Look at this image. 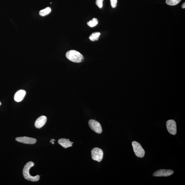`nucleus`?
Instances as JSON below:
<instances>
[{
	"mask_svg": "<svg viewBox=\"0 0 185 185\" xmlns=\"http://www.w3.org/2000/svg\"><path fill=\"white\" fill-rule=\"evenodd\" d=\"M58 143L64 148H67L71 147L73 146V143L69 140L66 139H61L58 141Z\"/></svg>",
	"mask_w": 185,
	"mask_h": 185,
	"instance_id": "9b49d317",
	"label": "nucleus"
},
{
	"mask_svg": "<svg viewBox=\"0 0 185 185\" xmlns=\"http://www.w3.org/2000/svg\"><path fill=\"white\" fill-rule=\"evenodd\" d=\"M89 124L91 129L96 133L101 134L102 132V128L101 124L97 121L91 119L89 121Z\"/></svg>",
	"mask_w": 185,
	"mask_h": 185,
	"instance_id": "39448f33",
	"label": "nucleus"
},
{
	"mask_svg": "<svg viewBox=\"0 0 185 185\" xmlns=\"http://www.w3.org/2000/svg\"><path fill=\"white\" fill-rule=\"evenodd\" d=\"M132 147L134 153L138 157L142 158L145 156V151L140 144L136 141L132 142Z\"/></svg>",
	"mask_w": 185,
	"mask_h": 185,
	"instance_id": "20e7f679",
	"label": "nucleus"
},
{
	"mask_svg": "<svg viewBox=\"0 0 185 185\" xmlns=\"http://www.w3.org/2000/svg\"><path fill=\"white\" fill-rule=\"evenodd\" d=\"M166 126L169 133L172 135H176L177 133V125L176 122L174 120H170L167 121Z\"/></svg>",
	"mask_w": 185,
	"mask_h": 185,
	"instance_id": "423d86ee",
	"label": "nucleus"
},
{
	"mask_svg": "<svg viewBox=\"0 0 185 185\" xmlns=\"http://www.w3.org/2000/svg\"><path fill=\"white\" fill-rule=\"evenodd\" d=\"M174 171L172 170L168 169H160L156 171L154 173L153 176L155 177H168L174 174Z\"/></svg>",
	"mask_w": 185,
	"mask_h": 185,
	"instance_id": "0eeeda50",
	"label": "nucleus"
},
{
	"mask_svg": "<svg viewBox=\"0 0 185 185\" xmlns=\"http://www.w3.org/2000/svg\"><path fill=\"white\" fill-rule=\"evenodd\" d=\"M101 35L100 33L95 32L91 34L89 37V39L92 41L98 40L99 37Z\"/></svg>",
	"mask_w": 185,
	"mask_h": 185,
	"instance_id": "ddd939ff",
	"label": "nucleus"
},
{
	"mask_svg": "<svg viewBox=\"0 0 185 185\" xmlns=\"http://www.w3.org/2000/svg\"><path fill=\"white\" fill-rule=\"evenodd\" d=\"M66 57L74 63H80L84 61V57L82 54L75 50H71L66 53Z\"/></svg>",
	"mask_w": 185,
	"mask_h": 185,
	"instance_id": "f03ea898",
	"label": "nucleus"
},
{
	"mask_svg": "<svg viewBox=\"0 0 185 185\" xmlns=\"http://www.w3.org/2000/svg\"><path fill=\"white\" fill-rule=\"evenodd\" d=\"M103 1L104 0H96V5L100 8H102L103 7Z\"/></svg>",
	"mask_w": 185,
	"mask_h": 185,
	"instance_id": "dca6fc26",
	"label": "nucleus"
},
{
	"mask_svg": "<svg viewBox=\"0 0 185 185\" xmlns=\"http://www.w3.org/2000/svg\"><path fill=\"white\" fill-rule=\"evenodd\" d=\"M111 5L113 8L116 7L117 3V0H110Z\"/></svg>",
	"mask_w": 185,
	"mask_h": 185,
	"instance_id": "f3484780",
	"label": "nucleus"
},
{
	"mask_svg": "<svg viewBox=\"0 0 185 185\" xmlns=\"http://www.w3.org/2000/svg\"><path fill=\"white\" fill-rule=\"evenodd\" d=\"M26 94V91L22 89L17 91L15 95L14 100L17 102H21L24 99Z\"/></svg>",
	"mask_w": 185,
	"mask_h": 185,
	"instance_id": "9d476101",
	"label": "nucleus"
},
{
	"mask_svg": "<svg viewBox=\"0 0 185 185\" xmlns=\"http://www.w3.org/2000/svg\"><path fill=\"white\" fill-rule=\"evenodd\" d=\"M182 8L183 9H184L185 8V3H184L183 4L182 6Z\"/></svg>",
	"mask_w": 185,
	"mask_h": 185,
	"instance_id": "a211bd4d",
	"label": "nucleus"
},
{
	"mask_svg": "<svg viewBox=\"0 0 185 185\" xmlns=\"http://www.w3.org/2000/svg\"><path fill=\"white\" fill-rule=\"evenodd\" d=\"M91 155L93 160L100 162L102 160L104 153L102 149L95 147L91 150Z\"/></svg>",
	"mask_w": 185,
	"mask_h": 185,
	"instance_id": "7ed1b4c3",
	"label": "nucleus"
},
{
	"mask_svg": "<svg viewBox=\"0 0 185 185\" xmlns=\"http://www.w3.org/2000/svg\"><path fill=\"white\" fill-rule=\"evenodd\" d=\"M46 121L47 117L45 116H40L36 120L35 126L37 128H41L45 124Z\"/></svg>",
	"mask_w": 185,
	"mask_h": 185,
	"instance_id": "1a4fd4ad",
	"label": "nucleus"
},
{
	"mask_svg": "<svg viewBox=\"0 0 185 185\" xmlns=\"http://www.w3.org/2000/svg\"><path fill=\"white\" fill-rule=\"evenodd\" d=\"M51 8L50 7H47L40 11L39 14L40 16H45L46 15L49 14L51 12Z\"/></svg>",
	"mask_w": 185,
	"mask_h": 185,
	"instance_id": "f8f14e48",
	"label": "nucleus"
},
{
	"mask_svg": "<svg viewBox=\"0 0 185 185\" xmlns=\"http://www.w3.org/2000/svg\"><path fill=\"white\" fill-rule=\"evenodd\" d=\"M55 141V140H54V139H52L51 140H50V143H52V142H54V141Z\"/></svg>",
	"mask_w": 185,
	"mask_h": 185,
	"instance_id": "6ab92c4d",
	"label": "nucleus"
},
{
	"mask_svg": "<svg viewBox=\"0 0 185 185\" xmlns=\"http://www.w3.org/2000/svg\"><path fill=\"white\" fill-rule=\"evenodd\" d=\"M15 140L19 142L29 145H33L36 143L37 141L34 138L26 137H17Z\"/></svg>",
	"mask_w": 185,
	"mask_h": 185,
	"instance_id": "6e6552de",
	"label": "nucleus"
},
{
	"mask_svg": "<svg viewBox=\"0 0 185 185\" xmlns=\"http://www.w3.org/2000/svg\"><path fill=\"white\" fill-rule=\"evenodd\" d=\"M34 164L32 161H29L25 165L23 170V176L27 180L31 181L32 182H38L40 179V176L37 175L36 176H32L30 174L29 171L32 167L34 166Z\"/></svg>",
	"mask_w": 185,
	"mask_h": 185,
	"instance_id": "f257e3e1",
	"label": "nucleus"
},
{
	"mask_svg": "<svg viewBox=\"0 0 185 185\" xmlns=\"http://www.w3.org/2000/svg\"><path fill=\"white\" fill-rule=\"evenodd\" d=\"M182 0H166L167 4L170 6H175L180 2Z\"/></svg>",
	"mask_w": 185,
	"mask_h": 185,
	"instance_id": "2eb2a0df",
	"label": "nucleus"
},
{
	"mask_svg": "<svg viewBox=\"0 0 185 185\" xmlns=\"http://www.w3.org/2000/svg\"><path fill=\"white\" fill-rule=\"evenodd\" d=\"M98 21L96 18H93L92 20H90L87 22V24L89 27H94L98 24Z\"/></svg>",
	"mask_w": 185,
	"mask_h": 185,
	"instance_id": "4468645a",
	"label": "nucleus"
},
{
	"mask_svg": "<svg viewBox=\"0 0 185 185\" xmlns=\"http://www.w3.org/2000/svg\"><path fill=\"white\" fill-rule=\"evenodd\" d=\"M52 144H53V145H54V142H52Z\"/></svg>",
	"mask_w": 185,
	"mask_h": 185,
	"instance_id": "aec40b11",
	"label": "nucleus"
},
{
	"mask_svg": "<svg viewBox=\"0 0 185 185\" xmlns=\"http://www.w3.org/2000/svg\"><path fill=\"white\" fill-rule=\"evenodd\" d=\"M1 102H0V106H1Z\"/></svg>",
	"mask_w": 185,
	"mask_h": 185,
	"instance_id": "412c9836",
	"label": "nucleus"
}]
</instances>
